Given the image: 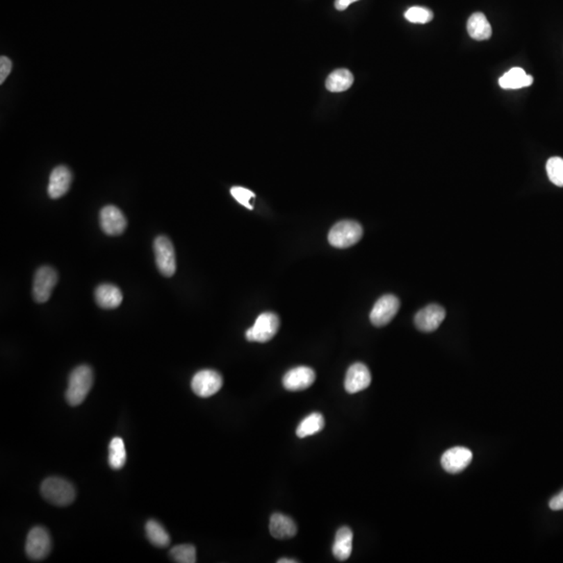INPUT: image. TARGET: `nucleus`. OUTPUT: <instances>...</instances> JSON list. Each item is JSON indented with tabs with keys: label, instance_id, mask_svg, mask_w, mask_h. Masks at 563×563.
Returning <instances> with one entry per match:
<instances>
[{
	"label": "nucleus",
	"instance_id": "nucleus-20",
	"mask_svg": "<svg viewBox=\"0 0 563 563\" xmlns=\"http://www.w3.org/2000/svg\"><path fill=\"white\" fill-rule=\"evenodd\" d=\"M534 79L531 75L527 74L523 69L515 67L507 71L502 77L498 79V83L503 89H521V88L529 87L533 83Z\"/></svg>",
	"mask_w": 563,
	"mask_h": 563
},
{
	"label": "nucleus",
	"instance_id": "nucleus-17",
	"mask_svg": "<svg viewBox=\"0 0 563 563\" xmlns=\"http://www.w3.org/2000/svg\"><path fill=\"white\" fill-rule=\"evenodd\" d=\"M122 292L117 286L102 284L95 290V300L102 309H115L122 302Z\"/></svg>",
	"mask_w": 563,
	"mask_h": 563
},
{
	"label": "nucleus",
	"instance_id": "nucleus-7",
	"mask_svg": "<svg viewBox=\"0 0 563 563\" xmlns=\"http://www.w3.org/2000/svg\"><path fill=\"white\" fill-rule=\"evenodd\" d=\"M223 380L220 373L212 369H204L194 375L191 388L196 395L210 398L216 394L222 387Z\"/></svg>",
	"mask_w": 563,
	"mask_h": 563
},
{
	"label": "nucleus",
	"instance_id": "nucleus-31",
	"mask_svg": "<svg viewBox=\"0 0 563 563\" xmlns=\"http://www.w3.org/2000/svg\"><path fill=\"white\" fill-rule=\"evenodd\" d=\"M359 0H335V8L337 10H344L352 3Z\"/></svg>",
	"mask_w": 563,
	"mask_h": 563
},
{
	"label": "nucleus",
	"instance_id": "nucleus-22",
	"mask_svg": "<svg viewBox=\"0 0 563 563\" xmlns=\"http://www.w3.org/2000/svg\"><path fill=\"white\" fill-rule=\"evenodd\" d=\"M325 427V418L320 413L314 412L304 417L296 429V435L300 438L314 435Z\"/></svg>",
	"mask_w": 563,
	"mask_h": 563
},
{
	"label": "nucleus",
	"instance_id": "nucleus-26",
	"mask_svg": "<svg viewBox=\"0 0 563 563\" xmlns=\"http://www.w3.org/2000/svg\"><path fill=\"white\" fill-rule=\"evenodd\" d=\"M546 173L554 185L563 187V158L553 156L546 162Z\"/></svg>",
	"mask_w": 563,
	"mask_h": 563
},
{
	"label": "nucleus",
	"instance_id": "nucleus-6",
	"mask_svg": "<svg viewBox=\"0 0 563 563\" xmlns=\"http://www.w3.org/2000/svg\"><path fill=\"white\" fill-rule=\"evenodd\" d=\"M154 250L156 267L161 275L172 277L177 270V259L172 242L165 236H158L154 240Z\"/></svg>",
	"mask_w": 563,
	"mask_h": 563
},
{
	"label": "nucleus",
	"instance_id": "nucleus-2",
	"mask_svg": "<svg viewBox=\"0 0 563 563\" xmlns=\"http://www.w3.org/2000/svg\"><path fill=\"white\" fill-rule=\"evenodd\" d=\"M42 496L50 504L58 507L68 506L75 500L76 491L74 486L58 477H50L44 480L41 484Z\"/></svg>",
	"mask_w": 563,
	"mask_h": 563
},
{
	"label": "nucleus",
	"instance_id": "nucleus-11",
	"mask_svg": "<svg viewBox=\"0 0 563 563\" xmlns=\"http://www.w3.org/2000/svg\"><path fill=\"white\" fill-rule=\"evenodd\" d=\"M473 460V452L463 446H456L446 450L441 457V465L444 471L450 473H458L464 471Z\"/></svg>",
	"mask_w": 563,
	"mask_h": 563
},
{
	"label": "nucleus",
	"instance_id": "nucleus-28",
	"mask_svg": "<svg viewBox=\"0 0 563 563\" xmlns=\"http://www.w3.org/2000/svg\"><path fill=\"white\" fill-rule=\"evenodd\" d=\"M231 194L233 195V197L237 200L239 204H241L242 206H245V208L250 209V210H252V206L250 204V200L254 197V193L252 191H250V189H246V188L243 187H233L231 189Z\"/></svg>",
	"mask_w": 563,
	"mask_h": 563
},
{
	"label": "nucleus",
	"instance_id": "nucleus-29",
	"mask_svg": "<svg viewBox=\"0 0 563 563\" xmlns=\"http://www.w3.org/2000/svg\"><path fill=\"white\" fill-rule=\"evenodd\" d=\"M12 60L6 56L0 58V83H3L12 70Z\"/></svg>",
	"mask_w": 563,
	"mask_h": 563
},
{
	"label": "nucleus",
	"instance_id": "nucleus-4",
	"mask_svg": "<svg viewBox=\"0 0 563 563\" xmlns=\"http://www.w3.org/2000/svg\"><path fill=\"white\" fill-rule=\"evenodd\" d=\"M279 327V318L277 314L272 312L262 313L259 315L254 325L246 331L245 337L248 341L264 343L275 337Z\"/></svg>",
	"mask_w": 563,
	"mask_h": 563
},
{
	"label": "nucleus",
	"instance_id": "nucleus-25",
	"mask_svg": "<svg viewBox=\"0 0 563 563\" xmlns=\"http://www.w3.org/2000/svg\"><path fill=\"white\" fill-rule=\"evenodd\" d=\"M171 558L179 563L196 562V548L192 544H179L171 548Z\"/></svg>",
	"mask_w": 563,
	"mask_h": 563
},
{
	"label": "nucleus",
	"instance_id": "nucleus-5",
	"mask_svg": "<svg viewBox=\"0 0 563 563\" xmlns=\"http://www.w3.org/2000/svg\"><path fill=\"white\" fill-rule=\"evenodd\" d=\"M51 550V538L43 527H35L28 532L25 542V552L31 560H43Z\"/></svg>",
	"mask_w": 563,
	"mask_h": 563
},
{
	"label": "nucleus",
	"instance_id": "nucleus-3",
	"mask_svg": "<svg viewBox=\"0 0 563 563\" xmlns=\"http://www.w3.org/2000/svg\"><path fill=\"white\" fill-rule=\"evenodd\" d=\"M363 229L354 220H343L336 223L329 231L327 240L334 247L348 248L360 241Z\"/></svg>",
	"mask_w": 563,
	"mask_h": 563
},
{
	"label": "nucleus",
	"instance_id": "nucleus-27",
	"mask_svg": "<svg viewBox=\"0 0 563 563\" xmlns=\"http://www.w3.org/2000/svg\"><path fill=\"white\" fill-rule=\"evenodd\" d=\"M405 18L411 23L425 24L433 20L434 14L431 10L423 6H412L405 13Z\"/></svg>",
	"mask_w": 563,
	"mask_h": 563
},
{
	"label": "nucleus",
	"instance_id": "nucleus-21",
	"mask_svg": "<svg viewBox=\"0 0 563 563\" xmlns=\"http://www.w3.org/2000/svg\"><path fill=\"white\" fill-rule=\"evenodd\" d=\"M354 83V76L348 69H337L333 71L327 76L325 81V87L329 92L338 93V92L346 91L352 87Z\"/></svg>",
	"mask_w": 563,
	"mask_h": 563
},
{
	"label": "nucleus",
	"instance_id": "nucleus-18",
	"mask_svg": "<svg viewBox=\"0 0 563 563\" xmlns=\"http://www.w3.org/2000/svg\"><path fill=\"white\" fill-rule=\"evenodd\" d=\"M352 530L348 527H341L336 532L333 544V555L337 560L345 561L350 558L352 550Z\"/></svg>",
	"mask_w": 563,
	"mask_h": 563
},
{
	"label": "nucleus",
	"instance_id": "nucleus-12",
	"mask_svg": "<svg viewBox=\"0 0 563 563\" xmlns=\"http://www.w3.org/2000/svg\"><path fill=\"white\" fill-rule=\"evenodd\" d=\"M100 227L102 231L110 236H118L127 229V221L120 209L115 206H106L100 211Z\"/></svg>",
	"mask_w": 563,
	"mask_h": 563
},
{
	"label": "nucleus",
	"instance_id": "nucleus-24",
	"mask_svg": "<svg viewBox=\"0 0 563 563\" xmlns=\"http://www.w3.org/2000/svg\"><path fill=\"white\" fill-rule=\"evenodd\" d=\"M127 462V450L122 438L115 437L108 446V464L111 468L121 469Z\"/></svg>",
	"mask_w": 563,
	"mask_h": 563
},
{
	"label": "nucleus",
	"instance_id": "nucleus-32",
	"mask_svg": "<svg viewBox=\"0 0 563 563\" xmlns=\"http://www.w3.org/2000/svg\"><path fill=\"white\" fill-rule=\"evenodd\" d=\"M297 560H292V559L281 558L277 560V563H296Z\"/></svg>",
	"mask_w": 563,
	"mask_h": 563
},
{
	"label": "nucleus",
	"instance_id": "nucleus-19",
	"mask_svg": "<svg viewBox=\"0 0 563 563\" xmlns=\"http://www.w3.org/2000/svg\"><path fill=\"white\" fill-rule=\"evenodd\" d=\"M467 31L475 41L488 40L492 35L491 25L483 13H473L467 21Z\"/></svg>",
	"mask_w": 563,
	"mask_h": 563
},
{
	"label": "nucleus",
	"instance_id": "nucleus-8",
	"mask_svg": "<svg viewBox=\"0 0 563 563\" xmlns=\"http://www.w3.org/2000/svg\"><path fill=\"white\" fill-rule=\"evenodd\" d=\"M56 283H58V273L52 267H40L35 272L33 284V295L35 302H47Z\"/></svg>",
	"mask_w": 563,
	"mask_h": 563
},
{
	"label": "nucleus",
	"instance_id": "nucleus-13",
	"mask_svg": "<svg viewBox=\"0 0 563 563\" xmlns=\"http://www.w3.org/2000/svg\"><path fill=\"white\" fill-rule=\"evenodd\" d=\"M316 379L315 371L308 366L290 369L283 377V386L289 391H302L310 387Z\"/></svg>",
	"mask_w": 563,
	"mask_h": 563
},
{
	"label": "nucleus",
	"instance_id": "nucleus-23",
	"mask_svg": "<svg viewBox=\"0 0 563 563\" xmlns=\"http://www.w3.org/2000/svg\"><path fill=\"white\" fill-rule=\"evenodd\" d=\"M146 536L154 546L166 548L170 544V536L165 528L154 519H150L145 525Z\"/></svg>",
	"mask_w": 563,
	"mask_h": 563
},
{
	"label": "nucleus",
	"instance_id": "nucleus-30",
	"mask_svg": "<svg viewBox=\"0 0 563 563\" xmlns=\"http://www.w3.org/2000/svg\"><path fill=\"white\" fill-rule=\"evenodd\" d=\"M548 506L554 511L563 510V490L550 498Z\"/></svg>",
	"mask_w": 563,
	"mask_h": 563
},
{
	"label": "nucleus",
	"instance_id": "nucleus-14",
	"mask_svg": "<svg viewBox=\"0 0 563 563\" xmlns=\"http://www.w3.org/2000/svg\"><path fill=\"white\" fill-rule=\"evenodd\" d=\"M370 383V371L363 363H354L346 371L344 388L348 393L362 391L366 389Z\"/></svg>",
	"mask_w": 563,
	"mask_h": 563
},
{
	"label": "nucleus",
	"instance_id": "nucleus-16",
	"mask_svg": "<svg viewBox=\"0 0 563 563\" xmlns=\"http://www.w3.org/2000/svg\"><path fill=\"white\" fill-rule=\"evenodd\" d=\"M269 532L277 539H288L297 533V525L291 517L282 513L271 515L269 521Z\"/></svg>",
	"mask_w": 563,
	"mask_h": 563
},
{
	"label": "nucleus",
	"instance_id": "nucleus-9",
	"mask_svg": "<svg viewBox=\"0 0 563 563\" xmlns=\"http://www.w3.org/2000/svg\"><path fill=\"white\" fill-rule=\"evenodd\" d=\"M400 310V300L392 294L382 296L375 302L369 318L375 327L388 325Z\"/></svg>",
	"mask_w": 563,
	"mask_h": 563
},
{
	"label": "nucleus",
	"instance_id": "nucleus-10",
	"mask_svg": "<svg viewBox=\"0 0 563 563\" xmlns=\"http://www.w3.org/2000/svg\"><path fill=\"white\" fill-rule=\"evenodd\" d=\"M446 318V310L439 304H432L419 310L414 317L415 327L421 332L436 331Z\"/></svg>",
	"mask_w": 563,
	"mask_h": 563
},
{
	"label": "nucleus",
	"instance_id": "nucleus-15",
	"mask_svg": "<svg viewBox=\"0 0 563 563\" xmlns=\"http://www.w3.org/2000/svg\"><path fill=\"white\" fill-rule=\"evenodd\" d=\"M72 181V173L66 166H58L52 170L48 183V194L56 199L68 192Z\"/></svg>",
	"mask_w": 563,
	"mask_h": 563
},
{
	"label": "nucleus",
	"instance_id": "nucleus-1",
	"mask_svg": "<svg viewBox=\"0 0 563 563\" xmlns=\"http://www.w3.org/2000/svg\"><path fill=\"white\" fill-rule=\"evenodd\" d=\"M93 385V371L88 365H81L73 369L69 375L68 387L65 398L70 406H79L87 398Z\"/></svg>",
	"mask_w": 563,
	"mask_h": 563
}]
</instances>
